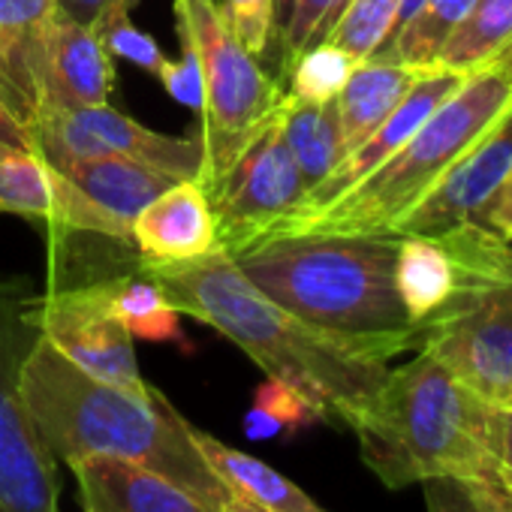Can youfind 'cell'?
Listing matches in <instances>:
<instances>
[{
  "mask_svg": "<svg viewBox=\"0 0 512 512\" xmlns=\"http://www.w3.org/2000/svg\"><path fill=\"white\" fill-rule=\"evenodd\" d=\"M142 272L160 284L184 317L211 326L266 377L284 380L311 398L326 422L353 428L389 374L386 359L299 320L256 290L226 250L175 263L142 260Z\"/></svg>",
  "mask_w": 512,
  "mask_h": 512,
  "instance_id": "1",
  "label": "cell"
},
{
  "mask_svg": "<svg viewBox=\"0 0 512 512\" xmlns=\"http://www.w3.org/2000/svg\"><path fill=\"white\" fill-rule=\"evenodd\" d=\"M22 389L55 461L73 464L91 455H112L142 464L181 485L208 512H217L229 497L199 452L190 422L160 389L133 392L97 380L61 356L43 335L25 362Z\"/></svg>",
  "mask_w": 512,
  "mask_h": 512,
  "instance_id": "2",
  "label": "cell"
},
{
  "mask_svg": "<svg viewBox=\"0 0 512 512\" xmlns=\"http://www.w3.org/2000/svg\"><path fill=\"white\" fill-rule=\"evenodd\" d=\"M395 235L290 232L238 247V272L299 320L392 362L419 347L395 290Z\"/></svg>",
  "mask_w": 512,
  "mask_h": 512,
  "instance_id": "3",
  "label": "cell"
},
{
  "mask_svg": "<svg viewBox=\"0 0 512 512\" xmlns=\"http://www.w3.org/2000/svg\"><path fill=\"white\" fill-rule=\"evenodd\" d=\"M491 404L461 383L431 353L389 368L365 413L353 422L362 461L386 488L419 485L431 476L482 479L488 458Z\"/></svg>",
  "mask_w": 512,
  "mask_h": 512,
  "instance_id": "4",
  "label": "cell"
},
{
  "mask_svg": "<svg viewBox=\"0 0 512 512\" xmlns=\"http://www.w3.org/2000/svg\"><path fill=\"white\" fill-rule=\"evenodd\" d=\"M512 112V67L497 55L440 103L431 118L380 169L341 193L326 208L284 226L290 232L389 235L398 217L416 205L434 181L461 160L488 130ZM272 238V235H269Z\"/></svg>",
  "mask_w": 512,
  "mask_h": 512,
  "instance_id": "5",
  "label": "cell"
},
{
  "mask_svg": "<svg viewBox=\"0 0 512 512\" xmlns=\"http://www.w3.org/2000/svg\"><path fill=\"white\" fill-rule=\"evenodd\" d=\"M455 256V290L422 323L419 347L443 362L488 404L512 401V241L476 220L446 232Z\"/></svg>",
  "mask_w": 512,
  "mask_h": 512,
  "instance_id": "6",
  "label": "cell"
},
{
  "mask_svg": "<svg viewBox=\"0 0 512 512\" xmlns=\"http://www.w3.org/2000/svg\"><path fill=\"white\" fill-rule=\"evenodd\" d=\"M175 22L196 46L202 70V172L211 196L250 136L281 106L284 85L232 34L217 0H175Z\"/></svg>",
  "mask_w": 512,
  "mask_h": 512,
  "instance_id": "7",
  "label": "cell"
},
{
  "mask_svg": "<svg viewBox=\"0 0 512 512\" xmlns=\"http://www.w3.org/2000/svg\"><path fill=\"white\" fill-rule=\"evenodd\" d=\"M40 341L34 296L0 281V512H61V479L25 401V362Z\"/></svg>",
  "mask_w": 512,
  "mask_h": 512,
  "instance_id": "8",
  "label": "cell"
},
{
  "mask_svg": "<svg viewBox=\"0 0 512 512\" xmlns=\"http://www.w3.org/2000/svg\"><path fill=\"white\" fill-rule=\"evenodd\" d=\"M305 181L281 127V106L250 136L229 172L208 196L217 244L226 253L263 238L305 202Z\"/></svg>",
  "mask_w": 512,
  "mask_h": 512,
  "instance_id": "9",
  "label": "cell"
},
{
  "mask_svg": "<svg viewBox=\"0 0 512 512\" xmlns=\"http://www.w3.org/2000/svg\"><path fill=\"white\" fill-rule=\"evenodd\" d=\"M31 136L34 151L52 169H64L94 157H121L160 169L178 181H199L202 172L199 139L148 130L109 103L85 109H49Z\"/></svg>",
  "mask_w": 512,
  "mask_h": 512,
  "instance_id": "10",
  "label": "cell"
},
{
  "mask_svg": "<svg viewBox=\"0 0 512 512\" xmlns=\"http://www.w3.org/2000/svg\"><path fill=\"white\" fill-rule=\"evenodd\" d=\"M34 323L61 356L91 377L133 392L151 386L139 374L133 335L106 302L103 281L34 296Z\"/></svg>",
  "mask_w": 512,
  "mask_h": 512,
  "instance_id": "11",
  "label": "cell"
},
{
  "mask_svg": "<svg viewBox=\"0 0 512 512\" xmlns=\"http://www.w3.org/2000/svg\"><path fill=\"white\" fill-rule=\"evenodd\" d=\"M58 172V226L133 244L139 211L178 178L121 157H94Z\"/></svg>",
  "mask_w": 512,
  "mask_h": 512,
  "instance_id": "12",
  "label": "cell"
},
{
  "mask_svg": "<svg viewBox=\"0 0 512 512\" xmlns=\"http://www.w3.org/2000/svg\"><path fill=\"white\" fill-rule=\"evenodd\" d=\"M467 76L470 73H458V70H446V67H428L416 82H413V88L404 94V100L392 109V115L368 136V139H362L353 151H347L341 160H338V166L305 196V202L287 217V220H281L272 232H266L263 238H269V235H275V232H281L284 226H290V223H296V220H302V217H308V214H314V211H320V208H326L329 202H335L341 193H347L350 187H356L362 178H368L374 169H380L398 148H404L407 145V139L431 118V112L440 106V103H446L464 82H467Z\"/></svg>",
  "mask_w": 512,
  "mask_h": 512,
  "instance_id": "13",
  "label": "cell"
},
{
  "mask_svg": "<svg viewBox=\"0 0 512 512\" xmlns=\"http://www.w3.org/2000/svg\"><path fill=\"white\" fill-rule=\"evenodd\" d=\"M512 163V112L488 130L461 160H455L434 187L410 205L389 235H437L473 214L491 199Z\"/></svg>",
  "mask_w": 512,
  "mask_h": 512,
  "instance_id": "14",
  "label": "cell"
},
{
  "mask_svg": "<svg viewBox=\"0 0 512 512\" xmlns=\"http://www.w3.org/2000/svg\"><path fill=\"white\" fill-rule=\"evenodd\" d=\"M52 19L55 0H0V100L28 133L46 115Z\"/></svg>",
  "mask_w": 512,
  "mask_h": 512,
  "instance_id": "15",
  "label": "cell"
},
{
  "mask_svg": "<svg viewBox=\"0 0 512 512\" xmlns=\"http://www.w3.org/2000/svg\"><path fill=\"white\" fill-rule=\"evenodd\" d=\"M76 476L82 512H208L172 479L112 455L67 464Z\"/></svg>",
  "mask_w": 512,
  "mask_h": 512,
  "instance_id": "16",
  "label": "cell"
},
{
  "mask_svg": "<svg viewBox=\"0 0 512 512\" xmlns=\"http://www.w3.org/2000/svg\"><path fill=\"white\" fill-rule=\"evenodd\" d=\"M133 244L139 247L142 260L157 263L193 260V256L220 250L217 220L202 184L175 181L151 199L133 223Z\"/></svg>",
  "mask_w": 512,
  "mask_h": 512,
  "instance_id": "17",
  "label": "cell"
},
{
  "mask_svg": "<svg viewBox=\"0 0 512 512\" xmlns=\"http://www.w3.org/2000/svg\"><path fill=\"white\" fill-rule=\"evenodd\" d=\"M115 64L97 31L55 13L46 46V112L109 103Z\"/></svg>",
  "mask_w": 512,
  "mask_h": 512,
  "instance_id": "18",
  "label": "cell"
},
{
  "mask_svg": "<svg viewBox=\"0 0 512 512\" xmlns=\"http://www.w3.org/2000/svg\"><path fill=\"white\" fill-rule=\"evenodd\" d=\"M190 434L229 494H238L269 512H326L308 491L263 458L247 455L244 449H235L196 425H190Z\"/></svg>",
  "mask_w": 512,
  "mask_h": 512,
  "instance_id": "19",
  "label": "cell"
},
{
  "mask_svg": "<svg viewBox=\"0 0 512 512\" xmlns=\"http://www.w3.org/2000/svg\"><path fill=\"white\" fill-rule=\"evenodd\" d=\"M425 70L428 67H407L383 58H368L353 67L347 85L335 97L344 154L368 139L392 115V109L404 100V94Z\"/></svg>",
  "mask_w": 512,
  "mask_h": 512,
  "instance_id": "20",
  "label": "cell"
},
{
  "mask_svg": "<svg viewBox=\"0 0 512 512\" xmlns=\"http://www.w3.org/2000/svg\"><path fill=\"white\" fill-rule=\"evenodd\" d=\"M395 290L407 317L422 329L455 290V256L443 235H395Z\"/></svg>",
  "mask_w": 512,
  "mask_h": 512,
  "instance_id": "21",
  "label": "cell"
},
{
  "mask_svg": "<svg viewBox=\"0 0 512 512\" xmlns=\"http://www.w3.org/2000/svg\"><path fill=\"white\" fill-rule=\"evenodd\" d=\"M281 127L290 154L302 172L305 190L311 193L344 157L338 103H305L284 91L281 97ZM305 193V196H308Z\"/></svg>",
  "mask_w": 512,
  "mask_h": 512,
  "instance_id": "22",
  "label": "cell"
},
{
  "mask_svg": "<svg viewBox=\"0 0 512 512\" xmlns=\"http://www.w3.org/2000/svg\"><path fill=\"white\" fill-rule=\"evenodd\" d=\"M106 302L118 323L142 341H157V344H181V311L166 299L160 284L148 278L145 272L139 278H106L103 281Z\"/></svg>",
  "mask_w": 512,
  "mask_h": 512,
  "instance_id": "23",
  "label": "cell"
},
{
  "mask_svg": "<svg viewBox=\"0 0 512 512\" xmlns=\"http://www.w3.org/2000/svg\"><path fill=\"white\" fill-rule=\"evenodd\" d=\"M473 0H425V4L401 25L374 58L407 64V67H434L446 40L470 13Z\"/></svg>",
  "mask_w": 512,
  "mask_h": 512,
  "instance_id": "24",
  "label": "cell"
},
{
  "mask_svg": "<svg viewBox=\"0 0 512 512\" xmlns=\"http://www.w3.org/2000/svg\"><path fill=\"white\" fill-rule=\"evenodd\" d=\"M512 43V0H473L470 13L446 40L437 67L473 73Z\"/></svg>",
  "mask_w": 512,
  "mask_h": 512,
  "instance_id": "25",
  "label": "cell"
},
{
  "mask_svg": "<svg viewBox=\"0 0 512 512\" xmlns=\"http://www.w3.org/2000/svg\"><path fill=\"white\" fill-rule=\"evenodd\" d=\"M58 172L37 154L0 139V211L55 220Z\"/></svg>",
  "mask_w": 512,
  "mask_h": 512,
  "instance_id": "26",
  "label": "cell"
},
{
  "mask_svg": "<svg viewBox=\"0 0 512 512\" xmlns=\"http://www.w3.org/2000/svg\"><path fill=\"white\" fill-rule=\"evenodd\" d=\"M398 4L401 0H344L323 43L338 46L356 64L374 58L395 28Z\"/></svg>",
  "mask_w": 512,
  "mask_h": 512,
  "instance_id": "27",
  "label": "cell"
},
{
  "mask_svg": "<svg viewBox=\"0 0 512 512\" xmlns=\"http://www.w3.org/2000/svg\"><path fill=\"white\" fill-rule=\"evenodd\" d=\"M317 422H326V419L311 398H305L299 389H293L284 380L266 377V383L253 395L250 413L244 416V431L253 440H266L284 431L287 434L302 431Z\"/></svg>",
  "mask_w": 512,
  "mask_h": 512,
  "instance_id": "28",
  "label": "cell"
},
{
  "mask_svg": "<svg viewBox=\"0 0 512 512\" xmlns=\"http://www.w3.org/2000/svg\"><path fill=\"white\" fill-rule=\"evenodd\" d=\"M353 67H356V61L347 52H341L338 46H329V43H317L293 58V64L284 76L287 94L296 100H305V103H329L341 94Z\"/></svg>",
  "mask_w": 512,
  "mask_h": 512,
  "instance_id": "29",
  "label": "cell"
},
{
  "mask_svg": "<svg viewBox=\"0 0 512 512\" xmlns=\"http://www.w3.org/2000/svg\"><path fill=\"white\" fill-rule=\"evenodd\" d=\"M232 34L241 46L256 58L269 61L278 52V31H275V0H217Z\"/></svg>",
  "mask_w": 512,
  "mask_h": 512,
  "instance_id": "30",
  "label": "cell"
},
{
  "mask_svg": "<svg viewBox=\"0 0 512 512\" xmlns=\"http://www.w3.org/2000/svg\"><path fill=\"white\" fill-rule=\"evenodd\" d=\"M344 7V0H296V10H293V19L281 37V49H278V58H281V76L278 82L284 85V76L293 64L296 55H302L305 49L323 43V37L329 34L332 22L338 19Z\"/></svg>",
  "mask_w": 512,
  "mask_h": 512,
  "instance_id": "31",
  "label": "cell"
},
{
  "mask_svg": "<svg viewBox=\"0 0 512 512\" xmlns=\"http://www.w3.org/2000/svg\"><path fill=\"white\" fill-rule=\"evenodd\" d=\"M100 40L106 43L109 55H121L124 61L148 70L154 79L163 76V70L169 67V58L163 55V49L154 43V37H148L145 31H139L133 22H130V13H118L112 19H106L100 28H97Z\"/></svg>",
  "mask_w": 512,
  "mask_h": 512,
  "instance_id": "32",
  "label": "cell"
},
{
  "mask_svg": "<svg viewBox=\"0 0 512 512\" xmlns=\"http://www.w3.org/2000/svg\"><path fill=\"white\" fill-rule=\"evenodd\" d=\"M422 485L428 512H491L479 485L464 476H431Z\"/></svg>",
  "mask_w": 512,
  "mask_h": 512,
  "instance_id": "33",
  "label": "cell"
},
{
  "mask_svg": "<svg viewBox=\"0 0 512 512\" xmlns=\"http://www.w3.org/2000/svg\"><path fill=\"white\" fill-rule=\"evenodd\" d=\"M181 37V61H169V67L163 70L160 82L169 91V97H175L178 103L190 106L193 112L202 109V70H199V55L193 40L187 37V31L178 28Z\"/></svg>",
  "mask_w": 512,
  "mask_h": 512,
  "instance_id": "34",
  "label": "cell"
},
{
  "mask_svg": "<svg viewBox=\"0 0 512 512\" xmlns=\"http://www.w3.org/2000/svg\"><path fill=\"white\" fill-rule=\"evenodd\" d=\"M488 458L503 476H512V401L491 404L488 413Z\"/></svg>",
  "mask_w": 512,
  "mask_h": 512,
  "instance_id": "35",
  "label": "cell"
},
{
  "mask_svg": "<svg viewBox=\"0 0 512 512\" xmlns=\"http://www.w3.org/2000/svg\"><path fill=\"white\" fill-rule=\"evenodd\" d=\"M473 220L479 226H485L488 232H494L503 241H512V163L503 175V181L497 184V190L491 193V199L473 214Z\"/></svg>",
  "mask_w": 512,
  "mask_h": 512,
  "instance_id": "36",
  "label": "cell"
},
{
  "mask_svg": "<svg viewBox=\"0 0 512 512\" xmlns=\"http://www.w3.org/2000/svg\"><path fill=\"white\" fill-rule=\"evenodd\" d=\"M136 0H55V13L97 31L106 19L118 13H130Z\"/></svg>",
  "mask_w": 512,
  "mask_h": 512,
  "instance_id": "37",
  "label": "cell"
},
{
  "mask_svg": "<svg viewBox=\"0 0 512 512\" xmlns=\"http://www.w3.org/2000/svg\"><path fill=\"white\" fill-rule=\"evenodd\" d=\"M473 482L479 485L491 512H512V476H503L491 467L482 479H473Z\"/></svg>",
  "mask_w": 512,
  "mask_h": 512,
  "instance_id": "38",
  "label": "cell"
},
{
  "mask_svg": "<svg viewBox=\"0 0 512 512\" xmlns=\"http://www.w3.org/2000/svg\"><path fill=\"white\" fill-rule=\"evenodd\" d=\"M0 139L10 142V145H19V148L34 151V139H31V133L16 121V115L4 106V100H0Z\"/></svg>",
  "mask_w": 512,
  "mask_h": 512,
  "instance_id": "39",
  "label": "cell"
},
{
  "mask_svg": "<svg viewBox=\"0 0 512 512\" xmlns=\"http://www.w3.org/2000/svg\"><path fill=\"white\" fill-rule=\"evenodd\" d=\"M293 10H296V0H275V31H278V49H281V37L293 19Z\"/></svg>",
  "mask_w": 512,
  "mask_h": 512,
  "instance_id": "40",
  "label": "cell"
},
{
  "mask_svg": "<svg viewBox=\"0 0 512 512\" xmlns=\"http://www.w3.org/2000/svg\"><path fill=\"white\" fill-rule=\"evenodd\" d=\"M217 512H269V509L256 506V503H250V500H244V497H238V494H229V497L220 503Z\"/></svg>",
  "mask_w": 512,
  "mask_h": 512,
  "instance_id": "41",
  "label": "cell"
},
{
  "mask_svg": "<svg viewBox=\"0 0 512 512\" xmlns=\"http://www.w3.org/2000/svg\"><path fill=\"white\" fill-rule=\"evenodd\" d=\"M500 58H503V61H506V64L512 67V43H509V46H506V49L500 52Z\"/></svg>",
  "mask_w": 512,
  "mask_h": 512,
  "instance_id": "42",
  "label": "cell"
}]
</instances>
